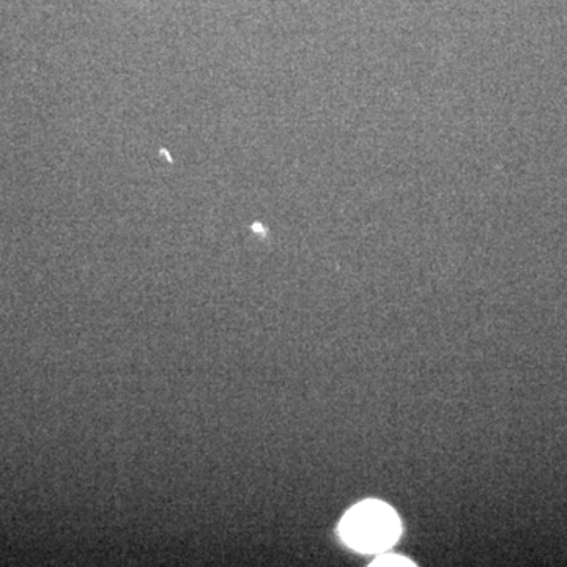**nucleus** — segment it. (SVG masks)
<instances>
[{
    "label": "nucleus",
    "mask_w": 567,
    "mask_h": 567,
    "mask_svg": "<svg viewBox=\"0 0 567 567\" xmlns=\"http://www.w3.org/2000/svg\"><path fill=\"white\" fill-rule=\"evenodd\" d=\"M339 532L347 546L365 554H377L394 546L401 535V522L385 503L368 499L346 514Z\"/></svg>",
    "instance_id": "nucleus-1"
},
{
    "label": "nucleus",
    "mask_w": 567,
    "mask_h": 567,
    "mask_svg": "<svg viewBox=\"0 0 567 567\" xmlns=\"http://www.w3.org/2000/svg\"><path fill=\"white\" fill-rule=\"evenodd\" d=\"M385 567V566H404V567H415V563L410 561V559H406L404 557H399V555H388L383 554L380 555L379 558L375 559L374 563H371V567Z\"/></svg>",
    "instance_id": "nucleus-2"
}]
</instances>
